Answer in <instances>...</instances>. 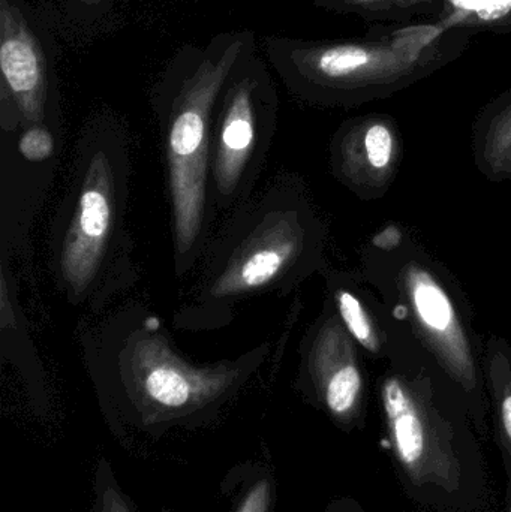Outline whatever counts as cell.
<instances>
[{"instance_id":"cell-1","label":"cell","mask_w":511,"mask_h":512,"mask_svg":"<svg viewBox=\"0 0 511 512\" xmlns=\"http://www.w3.org/2000/svg\"><path fill=\"white\" fill-rule=\"evenodd\" d=\"M473 33L441 21H417L392 32L353 39L267 36V62L302 101L353 107L384 98L458 60Z\"/></svg>"},{"instance_id":"cell-2","label":"cell","mask_w":511,"mask_h":512,"mask_svg":"<svg viewBox=\"0 0 511 512\" xmlns=\"http://www.w3.org/2000/svg\"><path fill=\"white\" fill-rule=\"evenodd\" d=\"M384 445L402 492L423 512H482L491 501L488 462L467 408L429 385H381Z\"/></svg>"},{"instance_id":"cell-3","label":"cell","mask_w":511,"mask_h":512,"mask_svg":"<svg viewBox=\"0 0 511 512\" xmlns=\"http://www.w3.org/2000/svg\"><path fill=\"white\" fill-rule=\"evenodd\" d=\"M255 53L251 30L216 33L206 44L180 47L153 86V105L167 143L179 258L194 249L203 230L216 104L233 72Z\"/></svg>"},{"instance_id":"cell-4","label":"cell","mask_w":511,"mask_h":512,"mask_svg":"<svg viewBox=\"0 0 511 512\" xmlns=\"http://www.w3.org/2000/svg\"><path fill=\"white\" fill-rule=\"evenodd\" d=\"M245 370L239 363L194 366L164 337L138 331L120 358L123 418L155 438L173 427L204 424L240 388Z\"/></svg>"},{"instance_id":"cell-5","label":"cell","mask_w":511,"mask_h":512,"mask_svg":"<svg viewBox=\"0 0 511 512\" xmlns=\"http://www.w3.org/2000/svg\"><path fill=\"white\" fill-rule=\"evenodd\" d=\"M278 93L263 57H249L222 89L213 116L210 167L219 198L231 201L276 126Z\"/></svg>"},{"instance_id":"cell-6","label":"cell","mask_w":511,"mask_h":512,"mask_svg":"<svg viewBox=\"0 0 511 512\" xmlns=\"http://www.w3.org/2000/svg\"><path fill=\"white\" fill-rule=\"evenodd\" d=\"M3 125H44L56 98L48 33L24 0H0Z\"/></svg>"},{"instance_id":"cell-7","label":"cell","mask_w":511,"mask_h":512,"mask_svg":"<svg viewBox=\"0 0 511 512\" xmlns=\"http://www.w3.org/2000/svg\"><path fill=\"white\" fill-rule=\"evenodd\" d=\"M116 180L104 150L93 153L60 249V274L69 291L81 294L101 267L113 233Z\"/></svg>"},{"instance_id":"cell-8","label":"cell","mask_w":511,"mask_h":512,"mask_svg":"<svg viewBox=\"0 0 511 512\" xmlns=\"http://www.w3.org/2000/svg\"><path fill=\"white\" fill-rule=\"evenodd\" d=\"M303 243L296 212L267 213L230 256L210 286V297L224 300L267 288L296 264Z\"/></svg>"},{"instance_id":"cell-9","label":"cell","mask_w":511,"mask_h":512,"mask_svg":"<svg viewBox=\"0 0 511 512\" xmlns=\"http://www.w3.org/2000/svg\"><path fill=\"white\" fill-rule=\"evenodd\" d=\"M338 327L326 328L312 349L311 382L314 402L345 432L365 427L363 376L351 358Z\"/></svg>"},{"instance_id":"cell-10","label":"cell","mask_w":511,"mask_h":512,"mask_svg":"<svg viewBox=\"0 0 511 512\" xmlns=\"http://www.w3.org/2000/svg\"><path fill=\"white\" fill-rule=\"evenodd\" d=\"M317 8L333 14L356 15L368 23H417L441 17L447 0H312Z\"/></svg>"},{"instance_id":"cell-11","label":"cell","mask_w":511,"mask_h":512,"mask_svg":"<svg viewBox=\"0 0 511 512\" xmlns=\"http://www.w3.org/2000/svg\"><path fill=\"white\" fill-rule=\"evenodd\" d=\"M222 489L231 495L230 512H273L276 505V478L264 462L236 466L225 477Z\"/></svg>"},{"instance_id":"cell-12","label":"cell","mask_w":511,"mask_h":512,"mask_svg":"<svg viewBox=\"0 0 511 512\" xmlns=\"http://www.w3.org/2000/svg\"><path fill=\"white\" fill-rule=\"evenodd\" d=\"M438 21L450 29L497 35L511 33V0H447Z\"/></svg>"},{"instance_id":"cell-13","label":"cell","mask_w":511,"mask_h":512,"mask_svg":"<svg viewBox=\"0 0 511 512\" xmlns=\"http://www.w3.org/2000/svg\"><path fill=\"white\" fill-rule=\"evenodd\" d=\"M342 137L362 147L368 164L375 170L389 167L395 152V131L390 120L383 117H363L347 123Z\"/></svg>"},{"instance_id":"cell-14","label":"cell","mask_w":511,"mask_h":512,"mask_svg":"<svg viewBox=\"0 0 511 512\" xmlns=\"http://www.w3.org/2000/svg\"><path fill=\"white\" fill-rule=\"evenodd\" d=\"M413 303L417 315L431 333L447 336L455 330V313L443 289L428 276L416 279Z\"/></svg>"},{"instance_id":"cell-15","label":"cell","mask_w":511,"mask_h":512,"mask_svg":"<svg viewBox=\"0 0 511 512\" xmlns=\"http://www.w3.org/2000/svg\"><path fill=\"white\" fill-rule=\"evenodd\" d=\"M477 137L489 153L511 155V89L483 110Z\"/></svg>"},{"instance_id":"cell-16","label":"cell","mask_w":511,"mask_h":512,"mask_svg":"<svg viewBox=\"0 0 511 512\" xmlns=\"http://www.w3.org/2000/svg\"><path fill=\"white\" fill-rule=\"evenodd\" d=\"M494 397V432L495 442L500 451L506 474V490H511V378H498L492 381Z\"/></svg>"},{"instance_id":"cell-17","label":"cell","mask_w":511,"mask_h":512,"mask_svg":"<svg viewBox=\"0 0 511 512\" xmlns=\"http://www.w3.org/2000/svg\"><path fill=\"white\" fill-rule=\"evenodd\" d=\"M93 512H135L128 496L117 483L113 468L105 459L99 460L93 478Z\"/></svg>"},{"instance_id":"cell-18","label":"cell","mask_w":511,"mask_h":512,"mask_svg":"<svg viewBox=\"0 0 511 512\" xmlns=\"http://www.w3.org/2000/svg\"><path fill=\"white\" fill-rule=\"evenodd\" d=\"M338 309L345 327L351 336L362 343L369 351H375V337L372 333L371 321L362 303L351 292H338Z\"/></svg>"},{"instance_id":"cell-19","label":"cell","mask_w":511,"mask_h":512,"mask_svg":"<svg viewBox=\"0 0 511 512\" xmlns=\"http://www.w3.org/2000/svg\"><path fill=\"white\" fill-rule=\"evenodd\" d=\"M18 152L30 162L47 161L54 153L53 134L44 125L24 126L18 140Z\"/></svg>"},{"instance_id":"cell-20","label":"cell","mask_w":511,"mask_h":512,"mask_svg":"<svg viewBox=\"0 0 511 512\" xmlns=\"http://www.w3.org/2000/svg\"><path fill=\"white\" fill-rule=\"evenodd\" d=\"M69 17L81 23H95L110 11L113 0H62Z\"/></svg>"},{"instance_id":"cell-21","label":"cell","mask_w":511,"mask_h":512,"mask_svg":"<svg viewBox=\"0 0 511 512\" xmlns=\"http://www.w3.org/2000/svg\"><path fill=\"white\" fill-rule=\"evenodd\" d=\"M323 512H366L357 499L350 496H342V498L332 499L326 505Z\"/></svg>"},{"instance_id":"cell-22","label":"cell","mask_w":511,"mask_h":512,"mask_svg":"<svg viewBox=\"0 0 511 512\" xmlns=\"http://www.w3.org/2000/svg\"><path fill=\"white\" fill-rule=\"evenodd\" d=\"M506 512H511V490H506Z\"/></svg>"}]
</instances>
